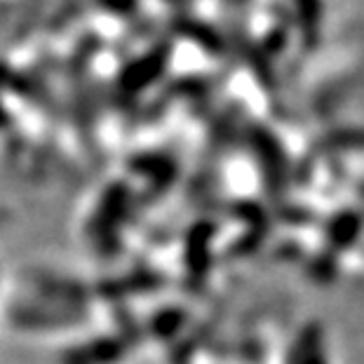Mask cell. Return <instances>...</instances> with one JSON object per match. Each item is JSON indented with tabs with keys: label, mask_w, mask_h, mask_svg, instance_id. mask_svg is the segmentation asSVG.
I'll return each mask as SVG.
<instances>
[{
	"label": "cell",
	"mask_w": 364,
	"mask_h": 364,
	"mask_svg": "<svg viewBox=\"0 0 364 364\" xmlns=\"http://www.w3.org/2000/svg\"><path fill=\"white\" fill-rule=\"evenodd\" d=\"M299 364H322V348H320V336L306 334V338L299 346Z\"/></svg>",
	"instance_id": "1"
}]
</instances>
